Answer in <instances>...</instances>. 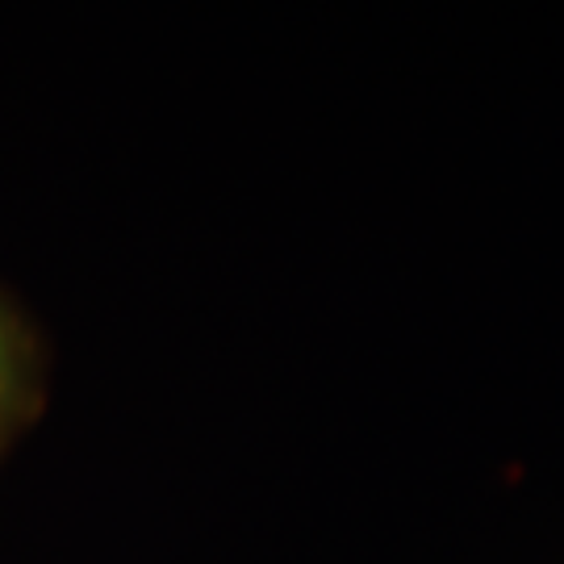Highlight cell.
<instances>
[{
	"label": "cell",
	"mask_w": 564,
	"mask_h": 564,
	"mask_svg": "<svg viewBox=\"0 0 564 564\" xmlns=\"http://www.w3.org/2000/svg\"><path fill=\"white\" fill-rule=\"evenodd\" d=\"M39 398V351L21 314L0 293V447L30 419Z\"/></svg>",
	"instance_id": "1"
}]
</instances>
